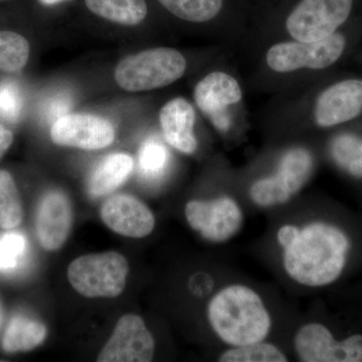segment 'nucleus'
<instances>
[{"instance_id":"nucleus-1","label":"nucleus","mask_w":362,"mask_h":362,"mask_svg":"<svg viewBox=\"0 0 362 362\" xmlns=\"http://www.w3.org/2000/svg\"><path fill=\"white\" fill-rule=\"evenodd\" d=\"M276 240L285 273L305 287L332 284L346 265L349 237L341 228L325 221L284 223L279 228Z\"/></svg>"},{"instance_id":"nucleus-2","label":"nucleus","mask_w":362,"mask_h":362,"mask_svg":"<svg viewBox=\"0 0 362 362\" xmlns=\"http://www.w3.org/2000/svg\"><path fill=\"white\" fill-rule=\"evenodd\" d=\"M206 317L216 337L228 347L265 341L273 327L261 295L238 283L225 286L211 297Z\"/></svg>"},{"instance_id":"nucleus-3","label":"nucleus","mask_w":362,"mask_h":362,"mask_svg":"<svg viewBox=\"0 0 362 362\" xmlns=\"http://www.w3.org/2000/svg\"><path fill=\"white\" fill-rule=\"evenodd\" d=\"M187 61L169 47L147 49L122 59L115 70L117 84L129 92L165 87L182 77Z\"/></svg>"},{"instance_id":"nucleus-4","label":"nucleus","mask_w":362,"mask_h":362,"mask_svg":"<svg viewBox=\"0 0 362 362\" xmlns=\"http://www.w3.org/2000/svg\"><path fill=\"white\" fill-rule=\"evenodd\" d=\"M129 265L120 252L85 255L74 259L68 269L71 287L88 298H115L122 294Z\"/></svg>"},{"instance_id":"nucleus-5","label":"nucleus","mask_w":362,"mask_h":362,"mask_svg":"<svg viewBox=\"0 0 362 362\" xmlns=\"http://www.w3.org/2000/svg\"><path fill=\"white\" fill-rule=\"evenodd\" d=\"M313 168V156L308 149H289L281 158L276 175L259 178L252 183L250 199L259 207L287 204L308 182Z\"/></svg>"},{"instance_id":"nucleus-6","label":"nucleus","mask_w":362,"mask_h":362,"mask_svg":"<svg viewBox=\"0 0 362 362\" xmlns=\"http://www.w3.org/2000/svg\"><path fill=\"white\" fill-rule=\"evenodd\" d=\"M354 0H295L285 26L298 42H318L337 32L349 20Z\"/></svg>"},{"instance_id":"nucleus-7","label":"nucleus","mask_w":362,"mask_h":362,"mask_svg":"<svg viewBox=\"0 0 362 362\" xmlns=\"http://www.w3.org/2000/svg\"><path fill=\"white\" fill-rule=\"evenodd\" d=\"M345 45V37L338 33L318 42H280L270 47L266 62L269 68L277 73H290L302 69L322 70L337 63Z\"/></svg>"},{"instance_id":"nucleus-8","label":"nucleus","mask_w":362,"mask_h":362,"mask_svg":"<svg viewBox=\"0 0 362 362\" xmlns=\"http://www.w3.org/2000/svg\"><path fill=\"white\" fill-rule=\"evenodd\" d=\"M185 214L190 228L214 244L233 239L244 223V211L230 195L188 202Z\"/></svg>"},{"instance_id":"nucleus-9","label":"nucleus","mask_w":362,"mask_h":362,"mask_svg":"<svg viewBox=\"0 0 362 362\" xmlns=\"http://www.w3.org/2000/svg\"><path fill=\"white\" fill-rule=\"evenodd\" d=\"M295 354L303 362H362V335L337 341L323 324L309 322L298 328L293 339Z\"/></svg>"},{"instance_id":"nucleus-10","label":"nucleus","mask_w":362,"mask_h":362,"mask_svg":"<svg viewBox=\"0 0 362 362\" xmlns=\"http://www.w3.org/2000/svg\"><path fill=\"white\" fill-rule=\"evenodd\" d=\"M154 351L156 341L141 317L127 314L119 319L97 361L149 362Z\"/></svg>"},{"instance_id":"nucleus-11","label":"nucleus","mask_w":362,"mask_h":362,"mask_svg":"<svg viewBox=\"0 0 362 362\" xmlns=\"http://www.w3.org/2000/svg\"><path fill=\"white\" fill-rule=\"evenodd\" d=\"M51 138L59 146L99 150L111 145L115 130L106 119L90 114H68L52 124Z\"/></svg>"},{"instance_id":"nucleus-12","label":"nucleus","mask_w":362,"mask_h":362,"mask_svg":"<svg viewBox=\"0 0 362 362\" xmlns=\"http://www.w3.org/2000/svg\"><path fill=\"white\" fill-rule=\"evenodd\" d=\"M242 97L239 82L223 71L209 74L194 89L195 103L199 110L211 119L216 129L223 132L230 126L225 109L239 103Z\"/></svg>"},{"instance_id":"nucleus-13","label":"nucleus","mask_w":362,"mask_h":362,"mask_svg":"<svg viewBox=\"0 0 362 362\" xmlns=\"http://www.w3.org/2000/svg\"><path fill=\"white\" fill-rule=\"evenodd\" d=\"M105 225L124 237H147L153 232L156 218L148 206L130 194H116L109 197L101 207Z\"/></svg>"},{"instance_id":"nucleus-14","label":"nucleus","mask_w":362,"mask_h":362,"mask_svg":"<svg viewBox=\"0 0 362 362\" xmlns=\"http://www.w3.org/2000/svg\"><path fill=\"white\" fill-rule=\"evenodd\" d=\"M361 113L362 80L357 78L330 86L321 93L314 107V119L322 128L349 122Z\"/></svg>"},{"instance_id":"nucleus-15","label":"nucleus","mask_w":362,"mask_h":362,"mask_svg":"<svg viewBox=\"0 0 362 362\" xmlns=\"http://www.w3.org/2000/svg\"><path fill=\"white\" fill-rule=\"evenodd\" d=\"M73 226V209L61 190L47 192L37 207L35 233L40 246L47 251L61 249Z\"/></svg>"},{"instance_id":"nucleus-16","label":"nucleus","mask_w":362,"mask_h":362,"mask_svg":"<svg viewBox=\"0 0 362 362\" xmlns=\"http://www.w3.org/2000/svg\"><path fill=\"white\" fill-rule=\"evenodd\" d=\"M159 122L166 142L181 153L194 154L199 143L194 135L195 112L183 98H175L162 107Z\"/></svg>"},{"instance_id":"nucleus-17","label":"nucleus","mask_w":362,"mask_h":362,"mask_svg":"<svg viewBox=\"0 0 362 362\" xmlns=\"http://www.w3.org/2000/svg\"><path fill=\"white\" fill-rule=\"evenodd\" d=\"M134 168L129 154H110L100 162L88 180V192L92 197H105L115 192L127 180Z\"/></svg>"},{"instance_id":"nucleus-18","label":"nucleus","mask_w":362,"mask_h":362,"mask_svg":"<svg viewBox=\"0 0 362 362\" xmlns=\"http://www.w3.org/2000/svg\"><path fill=\"white\" fill-rule=\"evenodd\" d=\"M47 335L45 324L28 317L14 316L2 338V349L7 354L30 351L42 344Z\"/></svg>"},{"instance_id":"nucleus-19","label":"nucleus","mask_w":362,"mask_h":362,"mask_svg":"<svg viewBox=\"0 0 362 362\" xmlns=\"http://www.w3.org/2000/svg\"><path fill=\"white\" fill-rule=\"evenodd\" d=\"M93 13L124 25H139L146 18L148 8L145 0H85Z\"/></svg>"},{"instance_id":"nucleus-20","label":"nucleus","mask_w":362,"mask_h":362,"mask_svg":"<svg viewBox=\"0 0 362 362\" xmlns=\"http://www.w3.org/2000/svg\"><path fill=\"white\" fill-rule=\"evenodd\" d=\"M158 2L176 18L195 23L214 20L228 6L226 0H158Z\"/></svg>"},{"instance_id":"nucleus-21","label":"nucleus","mask_w":362,"mask_h":362,"mask_svg":"<svg viewBox=\"0 0 362 362\" xmlns=\"http://www.w3.org/2000/svg\"><path fill=\"white\" fill-rule=\"evenodd\" d=\"M23 218V202L13 176L8 171L0 170V228L13 230Z\"/></svg>"},{"instance_id":"nucleus-22","label":"nucleus","mask_w":362,"mask_h":362,"mask_svg":"<svg viewBox=\"0 0 362 362\" xmlns=\"http://www.w3.org/2000/svg\"><path fill=\"white\" fill-rule=\"evenodd\" d=\"M221 362H287L289 361L282 349L265 341L252 343L243 346L228 347L218 356Z\"/></svg>"},{"instance_id":"nucleus-23","label":"nucleus","mask_w":362,"mask_h":362,"mask_svg":"<svg viewBox=\"0 0 362 362\" xmlns=\"http://www.w3.org/2000/svg\"><path fill=\"white\" fill-rule=\"evenodd\" d=\"M30 44L18 33L0 30V70L18 73L30 58Z\"/></svg>"},{"instance_id":"nucleus-24","label":"nucleus","mask_w":362,"mask_h":362,"mask_svg":"<svg viewBox=\"0 0 362 362\" xmlns=\"http://www.w3.org/2000/svg\"><path fill=\"white\" fill-rule=\"evenodd\" d=\"M331 154L338 165L350 175L362 177V139L358 136H337L331 144Z\"/></svg>"},{"instance_id":"nucleus-25","label":"nucleus","mask_w":362,"mask_h":362,"mask_svg":"<svg viewBox=\"0 0 362 362\" xmlns=\"http://www.w3.org/2000/svg\"><path fill=\"white\" fill-rule=\"evenodd\" d=\"M168 163V152L161 143L152 139L143 143L139 151V170L144 177H159Z\"/></svg>"},{"instance_id":"nucleus-26","label":"nucleus","mask_w":362,"mask_h":362,"mask_svg":"<svg viewBox=\"0 0 362 362\" xmlns=\"http://www.w3.org/2000/svg\"><path fill=\"white\" fill-rule=\"evenodd\" d=\"M26 240L20 233L0 235V271H13L25 254Z\"/></svg>"},{"instance_id":"nucleus-27","label":"nucleus","mask_w":362,"mask_h":362,"mask_svg":"<svg viewBox=\"0 0 362 362\" xmlns=\"http://www.w3.org/2000/svg\"><path fill=\"white\" fill-rule=\"evenodd\" d=\"M21 99L18 88L11 83L0 85V115L8 120H16L20 116Z\"/></svg>"},{"instance_id":"nucleus-28","label":"nucleus","mask_w":362,"mask_h":362,"mask_svg":"<svg viewBox=\"0 0 362 362\" xmlns=\"http://www.w3.org/2000/svg\"><path fill=\"white\" fill-rule=\"evenodd\" d=\"M70 98L66 96L57 98L49 107V117L54 119V121L58 120L61 117L66 115V112L70 109Z\"/></svg>"},{"instance_id":"nucleus-29","label":"nucleus","mask_w":362,"mask_h":362,"mask_svg":"<svg viewBox=\"0 0 362 362\" xmlns=\"http://www.w3.org/2000/svg\"><path fill=\"white\" fill-rule=\"evenodd\" d=\"M13 142V134L0 124V158L6 153Z\"/></svg>"},{"instance_id":"nucleus-30","label":"nucleus","mask_w":362,"mask_h":362,"mask_svg":"<svg viewBox=\"0 0 362 362\" xmlns=\"http://www.w3.org/2000/svg\"><path fill=\"white\" fill-rule=\"evenodd\" d=\"M4 305H2L1 300H0V330H1L2 325H4Z\"/></svg>"},{"instance_id":"nucleus-31","label":"nucleus","mask_w":362,"mask_h":362,"mask_svg":"<svg viewBox=\"0 0 362 362\" xmlns=\"http://www.w3.org/2000/svg\"><path fill=\"white\" fill-rule=\"evenodd\" d=\"M65 1V0H40V2L47 6H52V4H59V2Z\"/></svg>"}]
</instances>
